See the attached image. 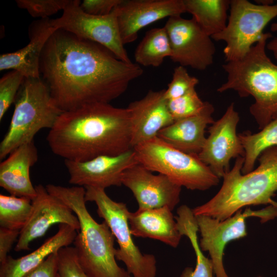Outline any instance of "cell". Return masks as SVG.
Masks as SVG:
<instances>
[{
  "label": "cell",
  "mask_w": 277,
  "mask_h": 277,
  "mask_svg": "<svg viewBox=\"0 0 277 277\" xmlns=\"http://www.w3.org/2000/svg\"><path fill=\"white\" fill-rule=\"evenodd\" d=\"M39 70L64 112L89 104L109 103L143 73L137 64L123 62L102 45L60 29L45 45Z\"/></svg>",
  "instance_id": "cell-1"
},
{
  "label": "cell",
  "mask_w": 277,
  "mask_h": 277,
  "mask_svg": "<svg viewBox=\"0 0 277 277\" xmlns=\"http://www.w3.org/2000/svg\"><path fill=\"white\" fill-rule=\"evenodd\" d=\"M51 151L64 160L85 162L132 149L131 113L109 103H92L63 112L50 129Z\"/></svg>",
  "instance_id": "cell-2"
},
{
  "label": "cell",
  "mask_w": 277,
  "mask_h": 277,
  "mask_svg": "<svg viewBox=\"0 0 277 277\" xmlns=\"http://www.w3.org/2000/svg\"><path fill=\"white\" fill-rule=\"evenodd\" d=\"M258 159L260 164L255 170L242 174L244 157H237L232 169L223 176L218 192L206 203L192 209L194 215L223 221L246 206H277L272 200L277 191V147L266 149Z\"/></svg>",
  "instance_id": "cell-3"
},
{
  "label": "cell",
  "mask_w": 277,
  "mask_h": 277,
  "mask_svg": "<svg viewBox=\"0 0 277 277\" xmlns=\"http://www.w3.org/2000/svg\"><path fill=\"white\" fill-rule=\"evenodd\" d=\"M48 192L64 203L74 212L80 230L73 242L77 259L90 277H130L127 270L118 265L115 237L105 222L97 223L89 212L85 188L82 186H46Z\"/></svg>",
  "instance_id": "cell-4"
},
{
  "label": "cell",
  "mask_w": 277,
  "mask_h": 277,
  "mask_svg": "<svg viewBox=\"0 0 277 277\" xmlns=\"http://www.w3.org/2000/svg\"><path fill=\"white\" fill-rule=\"evenodd\" d=\"M271 37L265 33L244 58L223 64L227 81L217 89L220 93L233 90L241 97H253L249 111L260 129L277 118V65L265 51Z\"/></svg>",
  "instance_id": "cell-5"
},
{
  "label": "cell",
  "mask_w": 277,
  "mask_h": 277,
  "mask_svg": "<svg viewBox=\"0 0 277 277\" xmlns=\"http://www.w3.org/2000/svg\"><path fill=\"white\" fill-rule=\"evenodd\" d=\"M7 132L0 144V159L20 146L33 141L41 129H51L64 112L41 78H25L14 101Z\"/></svg>",
  "instance_id": "cell-6"
},
{
  "label": "cell",
  "mask_w": 277,
  "mask_h": 277,
  "mask_svg": "<svg viewBox=\"0 0 277 277\" xmlns=\"http://www.w3.org/2000/svg\"><path fill=\"white\" fill-rule=\"evenodd\" d=\"M138 163L152 172L167 176L181 187L206 190L217 185L220 178L198 155L183 152L157 136L133 148Z\"/></svg>",
  "instance_id": "cell-7"
},
{
  "label": "cell",
  "mask_w": 277,
  "mask_h": 277,
  "mask_svg": "<svg viewBox=\"0 0 277 277\" xmlns=\"http://www.w3.org/2000/svg\"><path fill=\"white\" fill-rule=\"evenodd\" d=\"M86 202H93L98 216L109 226L118 244L116 259L123 262L127 271L133 277H155L156 261L154 255L144 254L134 244L129 225L130 211L126 204L112 200L105 189L84 187Z\"/></svg>",
  "instance_id": "cell-8"
},
{
  "label": "cell",
  "mask_w": 277,
  "mask_h": 277,
  "mask_svg": "<svg viewBox=\"0 0 277 277\" xmlns=\"http://www.w3.org/2000/svg\"><path fill=\"white\" fill-rule=\"evenodd\" d=\"M277 16V4L256 5L247 0H231L230 15L225 28L211 37L226 44V62L244 58L263 37L266 26Z\"/></svg>",
  "instance_id": "cell-9"
},
{
  "label": "cell",
  "mask_w": 277,
  "mask_h": 277,
  "mask_svg": "<svg viewBox=\"0 0 277 277\" xmlns=\"http://www.w3.org/2000/svg\"><path fill=\"white\" fill-rule=\"evenodd\" d=\"M51 24L57 29L102 45L123 62H132L124 48L114 10L106 15H91L81 8L80 1L70 0L61 16L51 19Z\"/></svg>",
  "instance_id": "cell-10"
},
{
  "label": "cell",
  "mask_w": 277,
  "mask_h": 277,
  "mask_svg": "<svg viewBox=\"0 0 277 277\" xmlns=\"http://www.w3.org/2000/svg\"><path fill=\"white\" fill-rule=\"evenodd\" d=\"M170 41L171 60L180 66L204 70L213 62L215 47L211 37L195 20L181 15L168 18L164 26Z\"/></svg>",
  "instance_id": "cell-11"
},
{
  "label": "cell",
  "mask_w": 277,
  "mask_h": 277,
  "mask_svg": "<svg viewBox=\"0 0 277 277\" xmlns=\"http://www.w3.org/2000/svg\"><path fill=\"white\" fill-rule=\"evenodd\" d=\"M239 120V113L232 103L223 115L209 128V134L198 154L200 159L219 178L230 170L232 159L244 157L245 151L236 133Z\"/></svg>",
  "instance_id": "cell-12"
},
{
  "label": "cell",
  "mask_w": 277,
  "mask_h": 277,
  "mask_svg": "<svg viewBox=\"0 0 277 277\" xmlns=\"http://www.w3.org/2000/svg\"><path fill=\"white\" fill-rule=\"evenodd\" d=\"M36 196L32 200V210L29 218L20 231L14 250H28L30 244L44 235L52 225H68L77 231L80 230L78 220L64 203L49 193L46 187L35 186Z\"/></svg>",
  "instance_id": "cell-13"
},
{
  "label": "cell",
  "mask_w": 277,
  "mask_h": 277,
  "mask_svg": "<svg viewBox=\"0 0 277 277\" xmlns=\"http://www.w3.org/2000/svg\"><path fill=\"white\" fill-rule=\"evenodd\" d=\"M122 184L131 191L138 209L167 206L172 210L180 200L181 186L166 175L153 174L140 163L124 171Z\"/></svg>",
  "instance_id": "cell-14"
},
{
  "label": "cell",
  "mask_w": 277,
  "mask_h": 277,
  "mask_svg": "<svg viewBox=\"0 0 277 277\" xmlns=\"http://www.w3.org/2000/svg\"><path fill=\"white\" fill-rule=\"evenodd\" d=\"M137 163L133 149L119 155H101L85 162L65 160L70 184L104 189L121 186L124 171Z\"/></svg>",
  "instance_id": "cell-15"
},
{
  "label": "cell",
  "mask_w": 277,
  "mask_h": 277,
  "mask_svg": "<svg viewBox=\"0 0 277 277\" xmlns=\"http://www.w3.org/2000/svg\"><path fill=\"white\" fill-rule=\"evenodd\" d=\"M113 10L124 45L135 41L147 26L186 12L184 0H122Z\"/></svg>",
  "instance_id": "cell-16"
},
{
  "label": "cell",
  "mask_w": 277,
  "mask_h": 277,
  "mask_svg": "<svg viewBox=\"0 0 277 277\" xmlns=\"http://www.w3.org/2000/svg\"><path fill=\"white\" fill-rule=\"evenodd\" d=\"M254 216V211L242 209L224 220L205 215L195 216L202 238L200 246L202 251H208L216 277H228L223 263V251L229 242L247 235L245 219Z\"/></svg>",
  "instance_id": "cell-17"
},
{
  "label": "cell",
  "mask_w": 277,
  "mask_h": 277,
  "mask_svg": "<svg viewBox=\"0 0 277 277\" xmlns=\"http://www.w3.org/2000/svg\"><path fill=\"white\" fill-rule=\"evenodd\" d=\"M165 89L150 90L141 99L129 104L131 113V144L135 146L157 136L160 130L174 120L165 97Z\"/></svg>",
  "instance_id": "cell-18"
},
{
  "label": "cell",
  "mask_w": 277,
  "mask_h": 277,
  "mask_svg": "<svg viewBox=\"0 0 277 277\" xmlns=\"http://www.w3.org/2000/svg\"><path fill=\"white\" fill-rule=\"evenodd\" d=\"M57 29L49 18L33 22L29 27V43L17 51L1 54L0 70L12 69L19 72L25 78H40L39 64L43 50Z\"/></svg>",
  "instance_id": "cell-19"
},
{
  "label": "cell",
  "mask_w": 277,
  "mask_h": 277,
  "mask_svg": "<svg viewBox=\"0 0 277 277\" xmlns=\"http://www.w3.org/2000/svg\"><path fill=\"white\" fill-rule=\"evenodd\" d=\"M37 160L34 141L14 150L0 164L1 187L12 195L32 200L36 195V191L30 180V169Z\"/></svg>",
  "instance_id": "cell-20"
},
{
  "label": "cell",
  "mask_w": 277,
  "mask_h": 277,
  "mask_svg": "<svg viewBox=\"0 0 277 277\" xmlns=\"http://www.w3.org/2000/svg\"><path fill=\"white\" fill-rule=\"evenodd\" d=\"M214 110L213 106L207 102L201 113L174 121L160 130L157 136L183 152L198 155L206 141L205 129L214 122L212 116Z\"/></svg>",
  "instance_id": "cell-21"
},
{
  "label": "cell",
  "mask_w": 277,
  "mask_h": 277,
  "mask_svg": "<svg viewBox=\"0 0 277 277\" xmlns=\"http://www.w3.org/2000/svg\"><path fill=\"white\" fill-rule=\"evenodd\" d=\"M174 219L172 210L165 206L130 212L128 222L132 235L157 240L176 248L182 235Z\"/></svg>",
  "instance_id": "cell-22"
},
{
  "label": "cell",
  "mask_w": 277,
  "mask_h": 277,
  "mask_svg": "<svg viewBox=\"0 0 277 277\" xmlns=\"http://www.w3.org/2000/svg\"><path fill=\"white\" fill-rule=\"evenodd\" d=\"M77 232L68 225H59L57 232L30 253L17 259L8 256L1 264L0 277H24L50 254L73 243Z\"/></svg>",
  "instance_id": "cell-23"
},
{
  "label": "cell",
  "mask_w": 277,
  "mask_h": 277,
  "mask_svg": "<svg viewBox=\"0 0 277 277\" xmlns=\"http://www.w3.org/2000/svg\"><path fill=\"white\" fill-rule=\"evenodd\" d=\"M186 12L192 15L202 30L212 36L222 31L227 24L228 0H184Z\"/></svg>",
  "instance_id": "cell-24"
},
{
  "label": "cell",
  "mask_w": 277,
  "mask_h": 277,
  "mask_svg": "<svg viewBox=\"0 0 277 277\" xmlns=\"http://www.w3.org/2000/svg\"><path fill=\"white\" fill-rule=\"evenodd\" d=\"M171 49L164 27L148 30L134 52L135 61L143 66L159 67L166 57H170Z\"/></svg>",
  "instance_id": "cell-25"
},
{
  "label": "cell",
  "mask_w": 277,
  "mask_h": 277,
  "mask_svg": "<svg viewBox=\"0 0 277 277\" xmlns=\"http://www.w3.org/2000/svg\"><path fill=\"white\" fill-rule=\"evenodd\" d=\"M238 135L245 151L242 173L246 174L253 170L256 160L265 150L277 147V118L257 133L245 132Z\"/></svg>",
  "instance_id": "cell-26"
},
{
  "label": "cell",
  "mask_w": 277,
  "mask_h": 277,
  "mask_svg": "<svg viewBox=\"0 0 277 277\" xmlns=\"http://www.w3.org/2000/svg\"><path fill=\"white\" fill-rule=\"evenodd\" d=\"M32 210V200L25 197L0 194V227L21 230Z\"/></svg>",
  "instance_id": "cell-27"
},
{
  "label": "cell",
  "mask_w": 277,
  "mask_h": 277,
  "mask_svg": "<svg viewBox=\"0 0 277 277\" xmlns=\"http://www.w3.org/2000/svg\"><path fill=\"white\" fill-rule=\"evenodd\" d=\"M167 101L168 109L174 121L199 114L207 102L200 98L195 88L179 97Z\"/></svg>",
  "instance_id": "cell-28"
},
{
  "label": "cell",
  "mask_w": 277,
  "mask_h": 277,
  "mask_svg": "<svg viewBox=\"0 0 277 277\" xmlns=\"http://www.w3.org/2000/svg\"><path fill=\"white\" fill-rule=\"evenodd\" d=\"M25 76L19 72L12 70L0 80V121L11 105L14 102Z\"/></svg>",
  "instance_id": "cell-29"
},
{
  "label": "cell",
  "mask_w": 277,
  "mask_h": 277,
  "mask_svg": "<svg viewBox=\"0 0 277 277\" xmlns=\"http://www.w3.org/2000/svg\"><path fill=\"white\" fill-rule=\"evenodd\" d=\"M15 2L18 8L26 10L31 16L45 19L60 10H64L70 0H16Z\"/></svg>",
  "instance_id": "cell-30"
},
{
  "label": "cell",
  "mask_w": 277,
  "mask_h": 277,
  "mask_svg": "<svg viewBox=\"0 0 277 277\" xmlns=\"http://www.w3.org/2000/svg\"><path fill=\"white\" fill-rule=\"evenodd\" d=\"M199 80L190 75L185 67L179 66L174 69L172 78L165 89V97L167 100L179 97L199 84Z\"/></svg>",
  "instance_id": "cell-31"
},
{
  "label": "cell",
  "mask_w": 277,
  "mask_h": 277,
  "mask_svg": "<svg viewBox=\"0 0 277 277\" xmlns=\"http://www.w3.org/2000/svg\"><path fill=\"white\" fill-rule=\"evenodd\" d=\"M58 254L60 277H90L79 263L74 247L62 248Z\"/></svg>",
  "instance_id": "cell-32"
},
{
  "label": "cell",
  "mask_w": 277,
  "mask_h": 277,
  "mask_svg": "<svg viewBox=\"0 0 277 277\" xmlns=\"http://www.w3.org/2000/svg\"><path fill=\"white\" fill-rule=\"evenodd\" d=\"M58 251L50 254L41 264L24 277H58Z\"/></svg>",
  "instance_id": "cell-33"
},
{
  "label": "cell",
  "mask_w": 277,
  "mask_h": 277,
  "mask_svg": "<svg viewBox=\"0 0 277 277\" xmlns=\"http://www.w3.org/2000/svg\"><path fill=\"white\" fill-rule=\"evenodd\" d=\"M122 0H84L81 7L86 13L94 15L110 14Z\"/></svg>",
  "instance_id": "cell-34"
},
{
  "label": "cell",
  "mask_w": 277,
  "mask_h": 277,
  "mask_svg": "<svg viewBox=\"0 0 277 277\" xmlns=\"http://www.w3.org/2000/svg\"><path fill=\"white\" fill-rule=\"evenodd\" d=\"M20 231L0 227V264L7 259L8 252L19 236Z\"/></svg>",
  "instance_id": "cell-35"
},
{
  "label": "cell",
  "mask_w": 277,
  "mask_h": 277,
  "mask_svg": "<svg viewBox=\"0 0 277 277\" xmlns=\"http://www.w3.org/2000/svg\"><path fill=\"white\" fill-rule=\"evenodd\" d=\"M266 47L273 53L274 57L277 61V37L272 39L268 44H266Z\"/></svg>",
  "instance_id": "cell-36"
},
{
  "label": "cell",
  "mask_w": 277,
  "mask_h": 277,
  "mask_svg": "<svg viewBox=\"0 0 277 277\" xmlns=\"http://www.w3.org/2000/svg\"><path fill=\"white\" fill-rule=\"evenodd\" d=\"M270 30L272 32L277 31V23H274L271 24Z\"/></svg>",
  "instance_id": "cell-37"
},
{
  "label": "cell",
  "mask_w": 277,
  "mask_h": 277,
  "mask_svg": "<svg viewBox=\"0 0 277 277\" xmlns=\"http://www.w3.org/2000/svg\"><path fill=\"white\" fill-rule=\"evenodd\" d=\"M130 277H133V276H132V275H130Z\"/></svg>",
  "instance_id": "cell-38"
},
{
  "label": "cell",
  "mask_w": 277,
  "mask_h": 277,
  "mask_svg": "<svg viewBox=\"0 0 277 277\" xmlns=\"http://www.w3.org/2000/svg\"><path fill=\"white\" fill-rule=\"evenodd\" d=\"M58 277H60L59 275H58Z\"/></svg>",
  "instance_id": "cell-39"
}]
</instances>
